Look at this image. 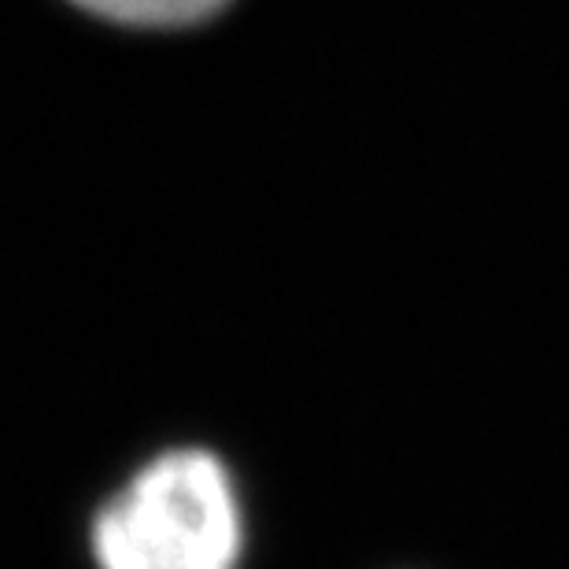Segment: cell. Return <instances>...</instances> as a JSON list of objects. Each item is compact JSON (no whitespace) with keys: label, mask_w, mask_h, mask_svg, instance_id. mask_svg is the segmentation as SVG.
<instances>
[{"label":"cell","mask_w":569,"mask_h":569,"mask_svg":"<svg viewBox=\"0 0 569 569\" xmlns=\"http://www.w3.org/2000/svg\"><path fill=\"white\" fill-rule=\"evenodd\" d=\"M241 543L230 473L197 448L152 459L93 521L100 569H237Z\"/></svg>","instance_id":"obj_1"},{"label":"cell","mask_w":569,"mask_h":569,"mask_svg":"<svg viewBox=\"0 0 569 569\" xmlns=\"http://www.w3.org/2000/svg\"><path fill=\"white\" fill-rule=\"evenodd\" d=\"M78 16L127 33H186L208 27L233 0H63Z\"/></svg>","instance_id":"obj_2"}]
</instances>
